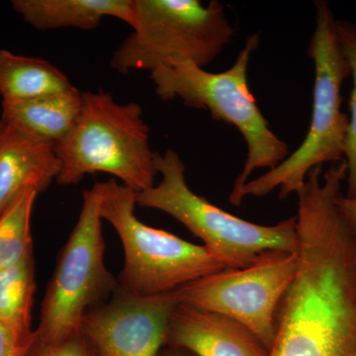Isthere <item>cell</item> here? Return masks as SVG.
<instances>
[{"mask_svg": "<svg viewBox=\"0 0 356 356\" xmlns=\"http://www.w3.org/2000/svg\"><path fill=\"white\" fill-rule=\"evenodd\" d=\"M344 175L314 170L297 191L298 267L267 356H356V229L339 207Z\"/></svg>", "mask_w": 356, "mask_h": 356, "instance_id": "6da1fadb", "label": "cell"}, {"mask_svg": "<svg viewBox=\"0 0 356 356\" xmlns=\"http://www.w3.org/2000/svg\"><path fill=\"white\" fill-rule=\"evenodd\" d=\"M259 44V33L250 35L234 65L225 72H210L189 60L151 72L154 91L163 102L180 99L188 108L208 110L214 120L234 126L242 134L248 154L229 196L235 206L242 204L241 191L255 170H273L289 156L287 143L269 127L248 86V65Z\"/></svg>", "mask_w": 356, "mask_h": 356, "instance_id": "7a4b0ae2", "label": "cell"}, {"mask_svg": "<svg viewBox=\"0 0 356 356\" xmlns=\"http://www.w3.org/2000/svg\"><path fill=\"white\" fill-rule=\"evenodd\" d=\"M315 9V29L308 47L315 70L308 133L298 149L282 163L250 179L241 191L242 203L248 196L264 197L277 188L280 198L286 199L303 186L313 168L343 161L350 118L341 111V86L350 76V67L339 43L337 19L331 6L318 0Z\"/></svg>", "mask_w": 356, "mask_h": 356, "instance_id": "3957f363", "label": "cell"}, {"mask_svg": "<svg viewBox=\"0 0 356 356\" xmlns=\"http://www.w3.org/2000/svg\"><path fill=\"white\" fill-rule=\"evenodd\" d=\"M60 161V185H74L84 177L104 172L137 192L154 186V152L142 106L116 102L111 92L99 89L81 92L76 123L55 146Z\"/></svg>", "mask_w": 356, "mask_h": 356, "instance_id": "277c9868", "label": "cell"}, {"mask_svg": "<svg viewBox=\"0 0 356 356\" xmlns=\"http://www.w3.org/2000/svg\"><path fill=\"white\" fill-rule=\"evenodd\" d=\"M154 165L161 180L152 188L137 192L136 204L165 212L181 222L226 269L248 266L269 250L298 252L296 216L273 226L248 222L194 193L177 152L168 149L163 154L154 153Z\"/></svg>", "mask_w": 356, "mask_h": 356, "instance_id": "5b68a950", "label": "cell"}, {"mask_svg": "<svg viewBox=\"0 0 356 356\" xmlns=\"http://www.w3.org/2000/svg\"><path fill=\"white\" fill-rule=\"evenodd\" d=\"M133 32L115 50L110 67L123 76L153 72L189 60L205 69L235 37L225 6L218 0H134Z\"/></svg>", "mask_w": 356, "mask_h": 356, "instance_id": "8992f818", "label": "cell"}, {"mask_svg": "<svg viewBox=\"0 0 356 356\" xmlns=\"http://www.w3.org/2000/svg\"><path fill=\"white\" fill-rule=\"evenodd\" d=\"M99 213L112 225L124 250V266L118 276L122 291L154 296L225 270L204 245L152 228L136 217V192L115 178L102 182Z\"/></svg>", "mask_w": 356, "mask_h": 356, "instance_id": "52a82bcc", "label": "cell"}, {"mask_svg": "<svg viewBox=\"0 0 356 356\" xmlns=\"http://www.w3.org/2000/svg\"><path fill=\"white\" fill-rule=\"evenodd\" d=\"M102 196V182L83 191L79 219L58 254L35 330L36 337L47 343H60L81 334L86 312L105 303L119 288L104 262Z\"/></svg>", "mask_w": 356, "mask_h": 356, "instance_id": "ba28073f", "label": "cell"}, {"mask_svg": "<svg viewBox=\"0 0 356 356\" xmlns=\"http://www.w3.org/2000/svg\"><path fill=\"white\" fill-rule=\"evenodd\" d=\"M297 267V254L269 250L248 266L225 269L180 287L178 303L233 318L268 350L275 337L278 308Z\"/></svg>", "mask_w": 356, "mask_h": 356, "instance_id": "9c48e42d", "label": "cell"}, {"mask_svg": "<svg viewBox=\"0 0 356 356\" xmlns=\"http://www.w3.org/2000/svg\"><path fill=\"white\" fill-rule=\"evenodd\" d=\"M178 304L177 290L137 296L118 288L105 303L86 312L81 334L93 356H159Z\"/></svg>", "mask_w": 356, "mask_h": 356, "instance_id": "30bf717a", "label": "cell"}, {"mask_svg": "<svg viewBox=\"0 0 356 356\" xmlns=\"http://www.w3.org/2000/svg\"><path fill=\"white\" fill-rule=\"evenodd\" d=\"M195 356H267L268 350L233 318L178 304L168 323L166 346Z\"/></svg>", "mask_w": 356, "mask_h": 356, "instance_id": "8fae6325", "label": "cell"}, {"mask_svg": "<svg viewBox=\"0 0 356 356\" xmlns=\"http://www.w3.org/2000/svg\"><path fill=\"white\" fill-rule=\"evenodd\" d=\"M55 145L4 125L0 133V214L27 188L41 193L60 175Z\"/></svg>", "mask_w": 356, "mask_h": 356, "instance_id": "7c38bea8", "label": "cell"}, {"mask_svg": "<svg viewBox=\"0 0 356 356\" xmlns=\"http://www.w3.org/2000/svg\"><path fill=\"white\" fill-rule=\"evenodd\" d=\"M13 10L37 30H93L104 17L133 27L134 0H13Z\"/></svg>", "mask_w": 356, "mask_h": 356, "instance_id": "4fadbf2b", "label": "cell"}, {"mask_svg": "<svg viewBox=\"0 0 356 356\" xmlns=\"http://www.w3.org/2000/svg\"><path fill=\"white\" fill-rule=\"evenodd\" d=\"M81 108V91L74 88L16 102H2V123L44 143L57 145L74 127Z\"/></svg>", "mask_w": 356, "mask_h": 356, "instance_id": "5bb4252c", "label": "cell"}, {"mask_svg": "<svg viewBox=\"0 0 356 356\" xmlns=\"http://www.w3.org/2000/svg\"><path fill=\"white\" fill-rule=\"evenodd\" d=\"M74 88L64 72L48 60L0 50L2 102L32 99Z\"/></svg>", "mask_w": 356, "mask_h": 356, "instance_id": "9a60e30c", "label": "cell"}, {"mask_svg": "<svg viewBox=\"0 0 356 356\" xmlns=\"http://www.w3.org/2000/svg\"><path fill=\"white\" fill-rule=\"evenodd\" d=\"M35 291L34 252L18 264L0 270V323L25 350L35 334L32 330Z\"/></svg>", "mask_w": 356, "mask_h": 356, "instance_id": "2e32d148", "label": "cell"}, {"mask_svg": "<svg viewBox=\"0 0 356 356\" xmlns=\"http://www.w3.org/2000/svg\"><path fill=\"white\" fill-rule=\"evenodd\" d=\"M38 192H21L0 214V270L32 254L31 218Z\"/></svg>", "mask_w": 356, "mask_h": 356, "instance_id": "e0dca14e", "label": "cell"}, {"mask_svg": "<svg viewBox=\"0 0 356 356\" xmlns=\"http://www.w3.org/2000/svg\"><path fill=\"white\" fill-rule=\"evenodd\" d=\"M337 33L339 43L348 65L353 79V88L350 100V114L348 115V135H346L344 161L348 166V191L346 197H356V24L348 20H337Z\"/></svg>", "mask_w": 356, "mask_h": 356, "instance_id": "ac0fdd59", "label": "cell"}, {"mask_svg": "<svg viewBox=\"0 0 356 356\" xmlns=\"http://www.w3.org/2000/svg\"><path fill=\"white\" fill-rule=\"evenodd\" d=\"M25 356H93L88 343L81 334L60 341L47 343L34 334Z\"/></svg>", "mask_w": 356, "mask_h": 356, "instance_id": "d6986e66", "label": "cell"}, {"mask_svg": "<svg viewBox=\"0 0 356 356\" xmlns=\"http://www.w3.org/2000/svg\"><path fill=\"white\" fill-rule=\"evenodd\" d=\"M26 351L17 343L11 332L0 323V356H25Z\"/></svg>", "mask_w": 356, "mask_h": 356, "instance_id": "ffe728a7", "label": "cell"}, {"mask_svg": "<svg viewBox=\"0 0 356 356\" xmlns=\"http://www.w3.org/2000/svg\"><path fill=\"white\" fill-rule=\"evenodd\" d=\"M337 204L343 216L356 229V197H346L343 193L339 197Z\"/></svg>", "mask_w": 356, "mask_h": 356, "instance_id": "44dd1931", "label": "cell"}, {"mask_svg": "<svg viewBox=\"0 0 356 356\" xmlns=\"http://www.w3.org/2000/svg\"><path fill=\"white\" fill-rule=\"evenodd\" d=\"M159 356H195L188 351L181 350V348H172V346H165L159 353Z\"/></svg>", "mask_w": 356, "mask_h": 356, "instance_id": "7402d4cb", "label": "cell"}, {"mask_svg": "<svg viewBox=\"0 0 356 356\" xmlns=\"http://www.w3.org/2000/svg\"><path fill=\"white\" fill-rule=\"evenodd\" d=\"M3 129H4V124L2 123L1 120H0V133H1L2 131H3Z\"/></svg>", "mask_w": 356, "mask_h": 356, "instance_id": "603a6c76", "label": "cell"}]
</instances>
